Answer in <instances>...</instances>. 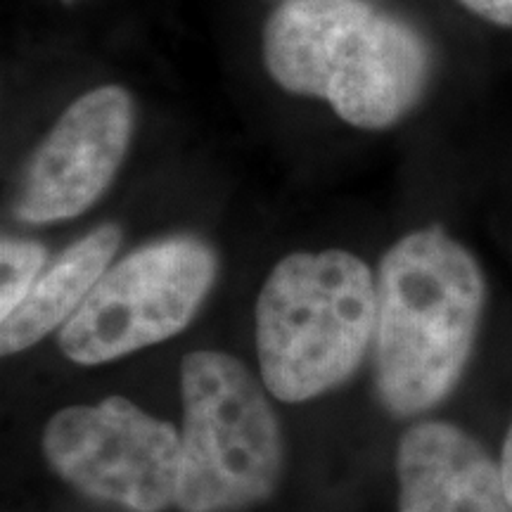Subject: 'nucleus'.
I'll use <instances>...</instances> for the list:
<instances>
[{
	"label": "nucleus",
	"instance_id": "39448f33",
	"mask_svg": "<svg viewBox=\"0 0 512 512\" xmlns=\"http://www.w3.org/2000/svg\"><path fill=\"white\" fill-rule=\"evenodd\" d=\"M216 271L214 249L188 235L136 249L107 268L60 330L62 354L76 366H100L166 342L200 311Z\"/></svg>",
	"mask_w": 512,
	"mask_h": 512
},
{
	"label": "nucleus",
	"instance_id": "f03ea898",
	"mask_svg": "<svg viewBox=\"0 0 512 512\" xmlns=\"http://www.w3.org/2000/svg\"><path fill=\"white\" fill-rule=\"evenodd\" d=\"M264 62L285 91L330 102L347 124L387 128L425 91L430 48L363 0H287L264 27Z\"/></svg>",
	"mask_w": 512,
	"mask_h": 512
},
{
	"label": "nucleus",
	"instance_id": "1a4fd4ad",
	"mask_svg": "<svg viewBox=\"0 0 512 512\" xmlns=\"http://www.w3.org/2000/svg\"><path fill=\"white\" fill-rule=\"evenodd\" d=\"M119 245L121 230L117 226H100L57 256L36 280L24 302L8 318H3V356H15L19 351L36 347L50 332L62 330L112 266Z\"/></svg>",
	"mask_w": 512,
	"mask_h": 512
},
{
	"label": "nucleus",
	"instance_id": "f8f14e48",
	"mask_svg": "<svg viewBox=\"0 0 512 512\" xmlns=\"http://www.w3.org/2000/svg\"><path fill=\"white\" fill-rule=\"evenodd\" d=\"M498 465H501V475L505 484V494H508L510 508H512V422L505 432L503 446H501V458H498Z\"/></svg>",
	"mask_w": 512,
	"mask_h": 512
},
{
	"label": "nucleus",
	"instance_id": "f257e3e1",
	"mask_svg": "<svg viewBox=\"0 0 512 512\" xmlns=\"http://www.w3.org/2000/svg\"><path fill=\"white\" fill-rule=\"evenodd\" d=\"M486 306L470 249L441 228L403 235L377 273L375 375L387 411L403 418L444 403L463 380Z\"/></svg>",
	"mask_w": 512,
	"mask_h": 512
},
{
	"label": "nucleus",
	"instance_id": "7ed1b4c3",
	"mask_svg": "<svg viewBox=\"0 0 512 512\" xmlns=\"http://www.w3.org/2000/svg\"><path fill=\"white\" fill-rule=\"evenodd\" d=\"M377 325V280L347 249L294 252L256 299V356L278 401L304 403L356 373Z\"/></svg>",
	"mask_w": 512,
	"mask_h": 512
},
{
	"label": "nucleus",
	"instance_id": "423d86ee",
	"mask_svg": "<svg viewBox=\"0 0 512 512\" xmlns=\"http://www.w3.org/2000/svg\"><path fill=\"white\" fill-rule=\"evenodd\" d=\"M41 448L57 475L93 501L128 512L176 505L181 432L124 396L57 411Z\"/></svg>",
	"mask_w": 512,
	"mask_h": 512
},
{
	"label": "nucleus",
	"instance_id": "0eeeda50",
	"mask_svg": "<svg viewBox=\"0 0 512 512\" xmlns=\"http://www.w3.org/2000/svg\"><path fill=\"white\" fill-rule=\"evenodd\" d=\"M133 133V102L121 86L83 93L64 110L31 157L15 202L19 221L74 219L110 188Z\"/></svg>",
	"mask_w": 512,
	"mask_h": 512
},
{
	"label": "nucleus",
	"instance_id": "9b49d317",
	"mask_svg": "<svg viewBox=\"0 0 512 512\" xmlns=\"http://www.w3.org/2000/svg\"><path fill=\"white\" fill-rule=\"evenodd\" d=\"M460 3L489 22L512 27V0H460Z\"/></svg>",
	"mask_w": 512,
	"mask_h": 512
},
{
	"label": "nucleus",
	"instance_id": "6e6552de",
	"mask_svg": "<svg viewBox=\"0 0 512 512\" xmlns=\"http://www.w3.org/2000/svg\"><path fill=\"white\" fill-rule=\"evenodd\" d=\"M399 512H512L501 465L463 427L420 420L396 448Z\"/></svg>",
	"mask_w": 512,
	"mask_h": 512
},
{
	"label": "nucleus",
	"instance_id": "20e7f679",
	"mask_svg": "<svg viewBox=\"0 0 512 512\" xmlns=\"http://www.w3.org/2000/svg\"><path fill=\"white\" fill-rule=\"evenodd\" d=\"M268 394L240 358L223 351L183 358L181 512H240L273 494L285 451Z\"/></svg>",
	"mask_w": 512,
	"mask_h": 512
},
{
	"label": "nucleus",
	"instance_id": "9d476101",
	"mask_svg": "<svg viewBox=\"0 0 512 512\" xmlns=\"http://www.w3.org/2000/svg\"><path fill=\"white\" fill-rule=\"evenodd\" d=\"M0 318H8L46 271V249L34 240L3 238L0 245Z\"/></svg>",
	"mask_w": 512,
	"mask_h": 512
}]
</instances>
